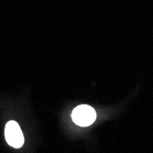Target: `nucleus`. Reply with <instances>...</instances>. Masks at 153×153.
I'll use <instances>...</instances> for the list:
<instances>
[{
	"mask_svg": "<svg viewBox=\"0 0 153 153\" xmlns=\"http://www.w3.org/2000/svg\"><path fill=\"white\" fill-rule=\"evenodd\" d=\"M74 122L81 127H88L95 121L96 113L93 107L82 105L74 108L72 114Z\"/></svg>",
	"mask_w": 153,
	"mask_h": 153,
	"instance_id": "obj_1",
	"label": "nucleus"
},
{
	"mask_svg": "<svg viewBox=\"0 0 153 153\" xmlns=\"http://www.w3.org/2000/svg\"><path fill=\"white\" fill-rule=\"evenodd\" d=\"M7 142L13 148H21L24 144V137L22 131L16 121H9L5 128Z\"/></svg>",
	"mask_w": 153,
	"mask_h": 153,
	"instance_id": "obj_2",
	"label": "nucleus"
}]
</instances>
